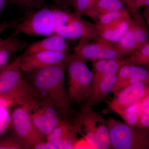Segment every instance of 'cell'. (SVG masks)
<instances>
[{"label": "cell", "instance_id": "1f68e13d", "mask_svg": "<svg viewBox=\"0 0 149 149\" xmlns=\"http://www.w3.org/2000/svg\"><path fill=\"white\" fill-rule=\"evenodd\" d=\"M21 18L18 19L14 21L5 22L0 24V35L3 32L9 28H13L15 27L19 22L21 20ZM1 38V37H0Z\"/></svg>", "mask_w": 149, "mask_h": 149}, {"label": "cell", "instance_id": "ffe728a7", "mask_svg": "<svg viewBox=\"0 0 149 149\" xmlns=\"http://www.w3.org/2000/svg\"><path fill=\"white\" fill-rule=\"evenodd\" d=\"M143 99L116 113L120 116L126 124L138 127L139 115Z\"/></svg>", "mask_w": 149, "mask_h": 149}, {"label": "cell", "instance_id": "cb8c5ba5", "mask_svg": "<svg viewBox=\"0 0 149 149\" xmlns=\"http://www.w3.org/2000/svg\"><path fill=\"white\" fill-rule=\"evenodd\" d=\"M138 82H142L149 85V70L143 68L133 65L128 86Z\"/></svg>", "mask_w": 149, "mask_h": 149}, {"label": "cell", "instance_id": "e0dca14e", "mask_svg": "<svg viewBox=\"0 0 149 149\" xmlns=\"http://www.w3.org/2000/svg\"><path fill=\"white\" fill-rule=\"evenodd\" d=\"M68 48L66 39L60 35L54 34L30 44L23 54H31L43 51L67 52Z\"/></svg>", "mask_w": 149, "mask_h": 149}, {"label": "cell", "instance_id": "8992f818", "mask_svg": "<svg viewBox=\"0 0 149 149\" xmlns=\"http://www.w3.org/2000/svg\"><path fill=\"white\" fill-rule=\"evenodd\" d=\"M106 122L111 147L115 149L149 148V128L132 126L113 118Z\"/></svg>", "mask_w": 149, "mask_h": 149}, {"label": "cell", "instance_id": "5bb4252c", "mask_svg": "<svg viewBox=\"0 0 149 149\" xmlns=\"http://www.w3.org/2000/svg\"><path fill=\"white\" fill-rule=\"evenodd\" d=\"M77 134L74 125L63 118L45 138L47 141L54 144L57 149H74L79 141Z\"/></svg>", "mask_w": 149, "mask_h": 149}, {"label": "cell", "instance_id": "9c48e42d", "mask_svg": "<svg viewBox=\"0 0 149 149\" xmlns=\"http://www.w3.org/2000/svg\"><path fill=\"white\" fill-rule=\"evenodd\" d=\"M26 109L36 127L45 136L52 133L60 121L55 108L48 102L40 100Z\"/></svg>", "mask_w": 149, "mask_h": 149}, {"label": "cell", "instance_id": "44dd1931", "mask_svg": "<svg viewBox=\"0 0 149 149\" xmlns=\"http://www.w3.org/2000/svg\"><path fill=\"white\" fill-rule=\"evenodd\" d=\"M130 60L134 65L149 66V41L136 48L130 54Z\"/></svg>", "mask_w": 149, "mask_h": 149}, {"label": "cell", "instance_id": "ba28073f", "mask_svg": "<svg viewBox=\"0 0 149 149\" xmlns=\"http://www.w3.org/2000/svg\"><path fill=\"white\" fill-rule=\"evenodd\" d=\"M14 34L50 36L55 34L52 9L43 8L27 13L14 28Z\"/></svg>", "mask_w": 149, "mask_h": 149}, {"label": "cell", "instance_id": "83f0119b", "mask_svg": "<svg viewBox=\"0 0 149 149\" xmlns=\"http://www.w3.org/2000/svg\"><path fill=\"white\" fill-rule=\"evenodd\" d=\"M25 149L23 144L15 136L0 138V149Z\"/></svg>", "mask_w": 149, "mask_h": 149}, {"label": "cell", "instance_id": "7a4b0ae2", "mask_svg": "<svg viewBox=\"0 0 149 149\" xmlns=\"http://www.w3.org/2000/svg\"><path fill=\"white\" fill-rule=\"evenodd\" d=\"M22 71L20 56L0 69V97L27 108L40 99Z\"/></svg>", "mask_w": 149, "mask_h": 149}, {"label": "cell", "instance_id": "7c38bea8", "mask_svg": "<svg viewBox=\"0 0 149 149\" xmlns=\"http://www.w3.org/2000/svg\"><path fill=\"white\" fill-rule=\"evenodd\" d=\"M148 31L134 19H131L128 30L118 42L114 43L122 56L130 55L134 49L149 40Z\"/></svg>", "mask_w": 149, "mask_h": 149}, {"label": "cell", "instance_id": "e575fe53", "mask_svg": "<svg viewBox=\"0 0 149 149\" xmlns=\"http://www.w3.org/2000/svg\"><path fill=\"white\" fill-rule=\"evenodd\" d=\"M59 1L64 5L70 6L72 8L74 7L75 2V0H59Z\"/></svg>", "mask_w": 149, "mask_h": 149}, {"label": "cell", "instance_id": "277c9868", "mask_svg": "<svg viewBox=\"0 0 149 149\" xmlns=\"http://www.w3.org/2000/svg\"><path fill=\"white\" fill-rule=\"evenodd\" d=\"M52 13L55 34L68 40L80 38L77 46L100 39L97 24L85 20L74 13L55 9H53Z\"/></svg>", "mask_w": 149, "mask_h": 149}, {"label": "cell", "instance_id": "6da1fadb", "mask_svg": "<svg viewBox=\"0 0 149 149\" xmlns=\"http://www.w3.org/2000/svg\"><path fill=\"white\" fill-rule=\"evenodd\" d=\"M67 61L25 72L27 81L38 97L52 104L64 119H66L70 109L65 84Z\"/></svg>", "mask_w": 149, "mask_h": 149}, {"label": "cell", "instance_id": "d590c367", "mask_svg": "<svg viewBox=\"0 0 149 149\" xmlns=\"http://www.w3.org/2000/svg\"><path fill=\"white\" fill-rule=\"evenodd\" d=\"M10 39V37L6 39L0 38V50L2 49L8 42Z\"/></svg>", "mask_w": 149, "mask_h": 149}, {"label": "cell", "instance_id": "8fae6325", "mask_svg": "<svg viewBox=\"0 0 149 149\" xmlns=\"http://www.w3.org/2000/svg\"><path fill=\"white\" fill-rule=\"evenodd\" d=\"M74 53L85 61L91 62L123 57L118 52L114 43L101 39L96 42L88 43L82 45L77 46L74 49Z\"/></svg>", "mask_w": 149, "mask_h": 149}, {"label": "cell", "instance_id": "4fadbf2b", "mask_svg": "<svg viewBox=\"0 0 149 149\" xmlns=\"http://www.w3.org/2000/svg\"><path fill=\"white\" fill-rule=\"evenodd\" d=\"M149 95V85L138 82L129 85L109 102V108L115 112L124 109Z\"/></svg>", "mask_w": 149, "mask_h": 149}, {"label": "cell", "instance_id": "484cf974", "mask_svg": "<svg viewBox=\"0 0 149 149\" xmlns=\"http://www.w3.org/2000/svg\"><path fill=\"white\" fill-rule=\"evenodd\" d=\"M138 127L143 128L149 127V95L145 97L143 100L141 107Z\"/></svg>", "mask_w": 149, "mask_h": 149}, {"label": "cell", "instance_id": "ac0fdd59", "mask_svg": "<svg viewBox=\"0 0 149 149\" xmlns=\"http://www.w3.org/2000/svg\"><path fill=\"white\" fill-rule=\"evenodd\" d=\"M131 19V18L120 19L106 26L98 27L100 39L110 42H117L128 30Z\"/></svg>", "mask_w": 149, "mask_h": 149}, {"label": "cell", "instance_id": "5b68a950", "mask_svg": "<svg viewBox=\"0 0 149 149\" xmlns=\"http://www.w3.org/2000/svg\"><path fill=\"white\" fill-rule=\"evenodd\" d=\"M66 70L69 99L80 104L87 102L91 94L93 73L86 61L75 53L70 54Z\"/></svg>", "mask_w": 149, "mask_h": 149}, {"label": "cell", "instance_id": "d4e9b609", "mask_svg": "<svg viewBox=\"0 0 149 149\" xmlns=\"http://www.w3.org/2000/svg\"><path fill=\"white\" fill-rule=\"evenodd\" d=\"M98 0H75L74 7V13L81 17L86 15L88 12L94 7Z\"/></svg>", "mask_w": 149, "mask_h": 149}, {"label": "cell", "instance_id": "603a6c76", "mask_svg": "<svg viewBox=\"0 0 149 149\" xmlns=\"http://www.w3.org/2000/svg\"><path fill=\"white\" fill-rule=\"evenodd\" d=\"M97 17L98 19V22L96 24L98 27L106 26L120 19L131 18L130 13L126 9L106 13L98 15Z\"/></svg>", "mask_w": 149, "mask_h": 149}, {"label": "cell", "instance_id": "836d02e7", "mask_svg": "<svg viewBox=\"0 0 149 149\" xmlns=\"http://www.w3.org/2000/svg\"><path fill=\"white\" fill-rule=\"evenodd\" d=\"M13 104L7 100L0 97V107L7 108L10 105Z\"/></svg>", "mask_w": 149, "mask_h": 149}, {"label": "cell", "instance_id": "d6a6232c", "mask_svg": "<svg viewBox=\"0 0 149 149\" xmlns=\"http://www.w3.org/2000/svg\"><path fill=\"white\" fill-rule=\"evenodd\" d=\"M137 8H140L143 6H149V0H135Z\"/></svg>", "mask_w": 149, "mask_h": 149}, {"label": "cell", "instance_id": "7402d4cb", "mask_svg": "<svg viewBox=\"0 0 149 149\" xmlns=\"http://www.w3.org/2000/svg\"><path fill=\"white\" fill-rule=\"evenodd\" d=\"M133 65L132 63L124 65L118 72L116 83L112 91L115 96L128 86Z\"/></svg>", "mask_w": 149, "mask_h": 149}, {"label": "cell", "instance_id": "2e32d148", "mask_svg": "<svg viewBox=\"0 0 149 149\" xmlns=\"http://www.w3.org/2000/svg\"><path fill=\"white\" fill-rule=\"evenodd\" d=\"M92 62L93 63L92 86L95 85L104 75L117 74L121 67L127 63H132L129 57L125 58H121L99 60Z\"/></svg>", "mask_w": 149, "mask_h": 149}, {"label": "cell", "instance_id": "3957f363", "mask_svg": "<svg viewBox=\"0 0 149 149\" xmlns=\"http://www.w3.org/2000/svg\"><path fill=\"white\" fill-rule=\"evenodd\" d=\"M73 125L77 134H80L92 148H111L106 121L88 104L82 106L80 111L77 113Z\"/></svg>", "mask_w": 149, "mask_h": 149}, {"label": "cell", "instance_id": "f1b7e54d", "mask_svg": "<svg viewBox=\"0 0 149 149\" xmlns=\"http://www.w3.org/2000/svg\"><path fill=\"white\" fill-rule=\"evenodd\" d=\"M41 0H6V3L16 6L18 8L24 10L26 13L32 11Z\"/></svg>", "mask_w": 149, "mask_h": 149}, {"label": "cell", "instance_id": "4dcf8cb0", "mask_svg": "<svg viewBox=\"0 0 149 149\" xmlns=\"http://www.w3.org/2000/svg\"><path fill=\"white\" fill-rule=\"evenodd\" d=\"M34 149H57V147L52 143L47 141H40L32 147Z\"/></svg>", "mask_w": 149, "mask_h": 149}, {"label": "cell", "instance_id": "f546056e", "mask_svg": "<svg viewBox=\"0 0 149 149\" xmlns=\"http://www.w3.org/2000/svg\"><path fill=\"white\" fill-rule=\"evenodd\" d=\"M10 115L7 108L0 107V138L9 127Z\"/></svg>", "mask_w": 149, "mask_h": 149}, {"label": "cell", "instance_id": "30bf717a", "mask_svg": "<svg viewBox=\"0 0 149 149\" xmlns=\"http://www.w3.org/2000/svg\"><path fill=\"white\" fill-rule=\"evenodd\" d=\"M70 54L67 52L43 51L20 56L22 71L24 72L65 62Z\"/></svg>", "mask_w": 149, "mask_h": 149}, {"label": "cell", "instance_id": "d6986e66", "mask_svg": "<svg viewBox=\"0 0 149 149\" xmlns=\"http://www.w3.org/2000/svg\"><path fill=\"white\" fill-rule=\"evenodd\" d=\"M125 6L121 0H98L94 7L86 15L91 17H97L106 13L126 9Z\"/></svg>", "mask_w": 149, "mask_h": 149}, {"label": "cell", "instance_id": "8d00e7d4", "mask_svg": "<svg viewBox=\"0 0 149 149\" xmlns=\"http://www.w3.org/2000/svg\"><path fill=\"white\" fill-rule=\"evenodd\" d=\"M6 4V0H0V13Z\"/></svg>", "mask_w": 149, "mask_h": 149}, {"label": "cell", "instance_id": "52a82bcc", "mask_svg": "<svg viewBox=\"0 0 149 149\" xmlns=\"http://www.w3.org/2000/svg\"><path fill=\"white\" fill-rule=\"evenodd\" d=\"M10 115L9 128H11L25 149H32L35 144L45 140V136L37 129L25 108L15 109Z\"/></svg>", "mask_w": 149, "mask_h": 149}, {"label": "cell", "instance_id": "4316f807", "mask_svg": "<svg viewBox=\"0 0 149 149\" xmlns=\"http://www.w3.org/2000/svg\"><path fill=\"white\" fill-rule=\"evenodd\" d=\"M127 7L129 13L133 16L134 20L142 26L146 27L145 22L142 15L139 11L135 3V0H121Z\"/></svg>", "mask_w": 149, "mask_h": 149}, {"label": "cell", "instance_id": "9a60e30c", "mask_svg": "<svg viewBox=\"0 0 149 149\" xmlns=\"http://www.w3.org/2000/svg\"><path fill=\"white\" fill-rule=\"evenodd\" d=\"M116 78L117 74L104 75L95 85L91 86L90 97L86 103L92 107L104 101L112 92Z\"/></svg>", "mask_w": 149, "mask_h": 149}]
</instances>
